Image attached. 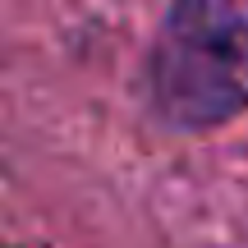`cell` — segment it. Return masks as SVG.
<instances>
[{
	"mask_svg": "<svg viewBox=\"0 0 248 248\" xmlns=\"http://www.w3.org/2000/svg\"><path fill=\"white\" fill-rule=\"evenodd\" d=\"M152 106L175 124H212L248 101V5H179L147 60Z\"/></svg>",
	"mask_w": 248,
	"mask_h": 248,
	"instance_id": "cell-1",
	"label": "cell"
}]
</instances>
